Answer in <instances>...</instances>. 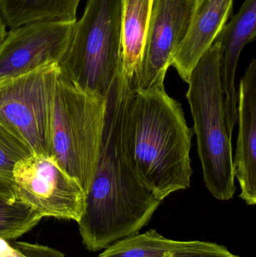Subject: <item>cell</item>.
Listing matches in <instances>:
<instances>
[{"label":"cell","instance_id":"9a60e30c","mask_svg":"<svg viewBox=\"0 0 256 257\" xmlns=\"http://www.w3.org/2000/svg\"><path fill=\"white\" fill-rule=\"evenodd\" d=\"M81 0H0V15L11 30L45 21L76 22Z\"/></svg>","mask_w":256,"mask_h":257},{"label":"cell","instance_id":"9c48e42d","mask_svg":"<svg viewBox=\"0 0 256 257\" xmlns=\"http://www.w3.org/2000/svg\"><path fill=\"white\" fill-rule=\"evenodd\" d=\"M75 22L45 21L11 30L0 46V84L42 66L58 64Z\"/></svg>","mask_w":256,"mask_h":257},{"label":"cell","instance_id":"277c9868","mask_svg":"<svg viewBox=\"0 0 256 257\" xmlns=\"http://www.w3.org/2000/svg\"><path fill=\"white\" fill-rule=\"evenodd\" d=\"M188 84L186 98L193 118L204 184L213 197L229 200L236 186L217 44L213 43L198 60Z\"/></svg>","mask_w":256,"mask_h":257},{"label":"cell","instance_id":"2e32d148","mask_svg":"<svg viewBox=\"0 0 256 257\" xmlns=\"http://www.w3.org/2000/svg\"><path fill=\"white\" fill-rule=\"evenodd\" d=\"M31 154L23 142L0 125V197L17 201L14 169L18 162Z\"/></svg>","mask_w":256,"mask_h":257},{"label":"cell","instance_id":"4fadbf2b","mask_svg":"<svg viewBox=\"0 0 256 257\" xmlns=\"http://www.w3.org/2000/svg\"><path fill=\"white\" fill-rule=\"evenodd\" d=\"M98 257L240 256L216 243L169 239L155 229H150L114 243Z\"/></svg>","mask_w":256,"mask_h":257},{"label":"cell","instance_id":"30bf717a","mask_svg":"<svg viewBox=\"0 0 256 257\" xmlns=\"http://www.w3.org/2000/svg\"><path fill=\"white\" fill-rule=\"evenodd\" d=\"M256 36V0H246L231 21L225 24L213 43L219 46L221 85L228 135L232 139L237 120L236 70L242 50Z\"/></svg>","mask_w":256,"mask_h":257},{"label":"cell","instance_id":"8fae6325","mask_svg":"<svg viewBox=\"0 0 256 257\" xmlns=\"http://www.w3.org/2000/svg\"><path fill=\"white\" fill-rule=\"evenodd\" d=\"M239 124L237 148L233 158L234 178L240 184V198L247 205L256 204V60L240 80L237 92Z\"/></svg>","mask_w":256,"mask_h":257},{"label":"cell","instance_id":"5b68a950","mask_svg":"<svg viewBox=\"0 0 256 257\" xmlns=\"http://www.w3.org/2000/svg\"><path fill=\"white\" fill-rule=\"evenodd\" d=\"M121 0H89L74 26L62 74L82 90L108 97L122 66Z\"/></svg>","mask_w":256,"mask_h":257},{"label":"cell","instance_id":"e0dca14e","mask_svg":"<svg viewBox=\"0 0 256 257\" xmlns=\"http://www.w3.org/2000/svg\"><path fill=\"white\" fill-rule=\"evenodd\" d=\"M42 218L27 205L0 197V238L17 239L39 224Z\"/></svg>","mask_w":256,"mask_h":257},{"label":"cell","instance_id":"8992f818","mask_svg":"<svg viewBox=\"0 0 256 257\" xmlns=\"http://www.w3.org/2000/svg\"><path fill=\"white\" fill-rule=\"evenodd\" d=\"M60 69L48 65L0 84V125L32 154L50 156V117Z\"/></svg>","mask_w":256,"mask_h":257},{"label":"cell","instance_id":"ac0fdd59","mask_svg":"<svg viewBox=\"0 0 256 257\" xmlns=\"http://www.w3.org/2000/svg\"><path fill=\"white\" fill-rule=\"evenodd\" d=\"M0 257H66L62 252L41 244L0 238Z\"/></svg>","mask_w":256,"mask_h":257},{"label":"cell","instance_id":"ba28073f","mask_svg":"<svg viewBox=\"0 0 256 257\" xmlns=\"http://www.w3.org/2000/svg\"><path fill=\"white\" fill-rule=\"evenodd\" d=\"M197 0H153L145 46L132 89L165 87L168 68L184 40Z\"/></svg>","mask_w":256,"mask_h":257},{"label":"cell","instance_id":"7a4b0ae2","mask_svg":"<svg viewBox=\"0 0 256 257\" xmlns=\"http://www.w3.org/2000/svg\"><path fill=\"white\" fill-rule=\"evenodd\" d=\"M192 136L165 87L132 89L123 116L125 154L138 182L161 202L190 187Z\"/></svg>","mask_w":256,"mask_h":257},{"label":"cell","instance_id":"3957f363","mask_svg":"<svg viewBox=\"0 0 256 257\" xmlns=\"http://www.w3.org/2000/svg\"><path fill=\"white\" fill-rule=\"evenodd\" d=\"M108 97L57 75L50 117V156L88 193L97 169Z\"/></svg>","mask_w":256,"mask_h":257},{"label":"cell","instance_id":"d6986e66","mask_svg":"<svg viewBox=\"0 0 256 257\" xmlns=\"http://www.w3.org/2000/svg\"><path fill=\"white\" fill-rule=\"evenodd\" d=\"M7 36V32H6V24L5 21H3L1 15H0V46H1L3 42H4Z\"/></svg>","mask_w":256,"mask_h":257},{"label":"cell","instance_id":"5bb4252c","mask_svg":"<svg viewBox=\"0 0 256 257\" xmlns=\"http://www.w3.org/2000/svg\"><path fill=\"white\" fill-rule=\"evenodd\" d=\"M121 3L122 66L132 80L142 60L153 0H121Z\"/></svg>","mask_w":256,"mask_h":257},{"label":"cell","instance_id":"6da1fadb","mask_svg":"<svg viewBox=\"0 0 256 257\" xmlns=\"http://www.w3.org/2000/svg\"><path fill=\"white\" fill-rule=\"evenodd\" d=\"M131 81L121 67L108 96L97 169L78 222L83 244L89 251L105 250L139 233L162 202L138 182L125 154L123 122Z\"/></svg>","mask_w":256,"mask_h":257},{"label":"cell","instance_id":"52a82bcc","mask_svg":"<svg viewBox=\"0 0 256 257\" xmlns=\"http://www.w3.org/2000/svg\"><path fill=\"white\" fill-rule=\"evenodd\" d=\"M13 179L17 201L42 217L79 221L85 191L51 156L32 154L18 162Z\"/></svg>","mask_w":256,"mask_h":257},{"label":"cell","instance_id":"7c38bea8","mask_svg":"<svg viewBox=\"0 0 256 257\" xmlns=\"http://www.w3.org/2000/svg\"><path fill=\"white\" fill-rule=\"evenodd\" d=\"M233 0H197L187 34L171 66L185 83L231 15Z\"/></svg>","mask_w":256,"mask_h":257}]
</instances>
